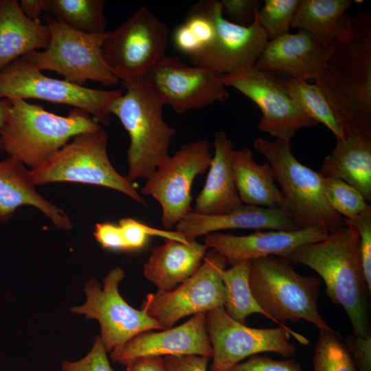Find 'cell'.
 Instances as JSON below:
<instances>
[{
  "mask_svg": "<svg viewBox=\"0 0 371 371\" xmlns=\"http://www.w3.org/2000/svg\"><path fill=\"white\" fill-rule=\"evenodd\" d=\"M315 85L353 133L371 136V10L351 18L349 32L331 45Z\"/></svg>",
  "mask_w": 371,
  "mask_h": 371,
  "instance_id": "6da1fadb",
  "label": "cell"
},
{
  "mask_svg": "<svg viewBox=\"0 0 371 371\" xmlns=\"http://www.w3.org/2000/svg\"><path fill=\"white\" fill-rule=\"evenodd\" d=\"M284 259L314 270L326 284L330 301L341 305L348 316L353 334L370 335L366 282L359 249V237L344 225L322 240L302 245Z\"/></svg>",
  "mask_w": 371,
  "mask_h": 371,
  "instance_id": "7a4b0ae2",
  "label": "cell"
},
{
  "mask_svg": "<svg viewBox=\"0 0 371 371\" xmlns=\"http://www.w3.org/2000/svg\"><path fill=\"white\" fill-rule=\"evenodd\" d=\"M10 106L1 130L3 152L26 166H37L65 146L74 136L102 128L87 112L73 108L66 116L19 98Z\"/></svg>",
  "mask_w": 371,
  "mask_h": 371,
  "instance_id": "3957f363",
  "label": "cell"
},
{
  "mask_svg": "<svg viewBox=\"0 0 371 371\" xmlns=\"http://www.w3.org/2000/svg\"><path fill=\"white\" fill-rule=\"evenodd\" d=\"M126 90L111 106L130 138L127 152L128 172L132 183L147 179L169 155L176 129L164 120L165 106L145 77L122 82Z\"/></svg>",
  "mask_w": 371,
  "mask_h": 371,
  "instance_id": "277c9868",
  "label": "cell"
},
{
  "mask_svg": "<svg viewBox=\"0 0 371 371\" xmlns=\"http://www.w3.org/2000/svg\"><path fill=\"white\" fill-rule=\"evenodd\" d=\"M254 148L267 159L280 186L282 209L299 227L313 226L330 233L344 225L328 201L323 177L295 158L291 141L258 137Z\"/></svg>",
  "mask_w": 371,
  "mask_h": 371,
  "instance_id": "5b68a950",
  "label": "cell"
},
{
  "mask_svg": "<svg viewBox=\"0 0 371 371\" xmlns=\"http://www.w3.org/2000/svg\"><path fill=\"white\" fill-rule=\"evenodd\" d=\"M249 282L257 303L278 326L304 319L319 330H333L319 311L320 281L298 273L286 259L269 256L251 261Z\"/></svg>",
  "mask_w": 371,
  "mask_h": 371,
  "instance_id": "8992f818",
  "label": "cell"
},
{
  "mask_svg": "<svg viewBox=\"0 0 371 371\" xmlns=\"http://www.w3.org/2000/svg\"><path fill=\"white\" fill-rule=\"evenodd\" d=\"M108 134L102 128L74 136L65 146L30 169L36 186L74 182L103 186L120 192L146 205L143 196L126 176L111 164L107 153Z\"/></svg>",
  "mask_w": 371,
  "mask_h": 371,
  "instance_id": "52a82bcc",
  "label": "cell"
},
{
  "mask_svg": "<svg viewBox=\"0 0 371 371\" xmlns=\"http://www.w3.org/2000/svg\"><path fill=\"white\" fill-rule=\"evenodd\" d=\"M45 21L50 32L47 47L21 58L41 71L57 72L65 80L78 85L84 86L89 80L106 86L119 82L102 55V46L109 30L102 34H86L49 16Z\"/></svg>",
  "mask_w": 371,
  "mask_h": 371,
  "instance_id": "ba28073f",
  "label": "cell"
},
{
  "mask_svg": "<svg viewBox=\"0 0 371 371\" xmlns=\"http://www.w3.org/2000/svg\"><path fill=\"white\" fill-rule=\"evenodd\" d=\"M122 94L46 76L23 58L0 69V100L38 99L67 104L87 112L104 126L110 124L111 106Z\"/></svg>",
  "mask_w": 371,
  "mask_h": 371,
  "instance_id": "9c48e42d",
  "label": "cell"
},
{
  "mask_svg": "<svg viewBox=\"0 0 371 371\" xmlns=\"http://www.w3.org/2000/svg\"><path fill=\"white\" fill-rule=\"evenodd\" d=\"M168 36L167 24L146 8H139L115 30L108 31L102 46L104 60L119 81L144 77L166 56Z\"/></svg>",
  "mask_w": 371,
  "mask_h": 371,
  "instance_id": "30bf717a",
  "label": "cell"
},
{
  "mask_svg": "<svg viewBox=\"0 0 371 371\" xmlns=\"http://www.w3.org/2000/svg\"><path fill=\"white\" fill-rule=\"evenodd\" d=\"M207 336L212 348L210 371H227L246 358L262 352H274L284 357L293 356L297 347L292 336L303 345L309 344L304 335L289 327L256 328L232 319L224 306L205 313Z\"/></svg>",
  "mask_w": 371,
  "mask_h": 371,
  "instance_id": "8fae6325",
  "label": "cell"
},
{
  "mask_svg": "<svg viewBox=\"0 0 371 371\" xmlns=\"http://www.w3.org/2000/svg\"><path fill=\"white\" fill-rule=\"evenodd\" d=\"M227 265L221 254L210 249L192 276L171 291L148 293L142 309L164 330L184 317L223 307L225 291L221 274Z\"/></svg>",
  "mask_w": 371,
  "mask_h": 371,
  "instance_id": "7c38bea8",
  "label": "cell"
},
{
  "mask_svg": "<svg viewBox=\"0 0 371 371\" xmlns=\"http://www.w3.org/2000/svg\"><path fill=\"white\" fill-rule=\"evenodd\" d=\"M212 154L206 140L183 145L169 156L147 178L141 191L156 199L161 207V224L170 230L188 214L191 207V188L196 177L209 169Z\"/></svg>",
  "mask_w": 371,
  "mask_h": 371,
  "instance_id": "4fadbf2b",
  "label": "cell"
},
{
  "mask_svg": "<svg viewBox=\"0 0 371 371\" xmlns=\"http://www.w3.org/2000/svg\"><path fill=\"white\" fill-rule=\"evenodd\" d=\"M124 277V271L115 267L105 276L102 286L95 279L89 280L85 286V302L71 308L73 313L99 322L107 352L141 333L163 330L143 309H135L122 297L119 284Z\"/></svg>",
  "mask_w": 371,
  "mask_h": 371,
  "instance_id": "5bb4252c",
  "label": "cell"
},
{
  "mask_svg": "<svg viewBox=\"0 0 371 371\" xmlns=\"http://www.w3.org/2000/svg\"><path fill=\"white\" fill-rule=\"evenodd\" d=\"M219 82L236 89L256 103L262 112L258 128L276 139L291 141L300 129L318 124L291 98L281 78L254 67L221 75Z\"/></svg>",
  "mask_w": 371,
  "mask_h": 371,
  "instance_id": "9a60e30c",
  "label": "cell"
},
{
  "mask_svg": "<svg viewBox=\"0 0 371 371\" xmlns=\"http://www.w3.org/2000/svg\"><path fill=\"white\" fill-rule=\"evenodd\" d=\"M221 76L207 67L190 66L177 57L166 56L144 77L164 105L182 114L228 98L226 87L219 82Z\"/></svg>",
  "mask_w": 371,
  "mask_h": 371,
  "instance_id": "2e32d148",
  "label": "cell"
},
{
  "mask_svg": "<svg viewBox=\"0 0 371 371\" xmlns=\"http://www.w3.org/2000/svg\"><path fill=\"white\" fill-rule=\"evenodd\" d=\"M215 36L205 49L188 58L194 66L207 67L227 75L254 66L269 41L257 15L248 26L230 22L223 17L220 1L212 0Z\"/></svg>",
  "mask_w": 371,
  "mask_h": 371,
  "instance_id": "e0dca14e",
  "label": "cell"
},
{
  "mask_svg": "<svg viewBox=\"0 0 371 371\" xmlns=\"http://www.w3.org/2000/svg\"><path fill=\"white\" fill-rule=\"evenodd\" d=\"M329 232L308 226L292 231L257 232L245 236L214 232L207 234L204 244L221 254L231 266L275 256L285 258L297 248L326 238Z\"/></svg>",
  "mask_w": 371,
  "mask_h": 371,
  "instance_id": "ac0fdd59",
  "label": "cell"
},
{
  "mask_svg": "<svg viewBox=\"0 0 371 371\" xmlns=\"http://www.w3.org/2000/svg\"><path fill=\"white\" fill-rule=\"evenodd\" d=\"M198 355L212 358V348L207 336L205 313L194 315L176 327L141 333L111 352L117 363L143 357Z\"/></svg>",
  "mask_w": 371,
  "mask_h": 371,
  "instance_id": "d6986e66",
  "label": "cell"
},
{
  "mask_svg": "<svg viewBox=\"0 0 371 371\" xmlns=\"http://www.w3.org/2000/svg\"><path fill=\"white\" fill-rule=\"evenodd\" d=\"M331 47L299 30L269 41L254 67L283 79L316 80L326 67Z\"/></svg>",
  "mask_w": 371,
  "mask_h": 371,
  "instance_id": "ffe728a7",
  "label": "cell"
},
{
  "mask_svg": "<svg viewBox=\"0 0 371 371\" xmlns=\"http://www.w3.org/2000/svg\"><path fill=\"white\" fill-rule=\"evenodd\" d=\"M175 227L176 231L180 232L188 241L225 229H269L292 231L300 228L282 208L243 204L231 212L221 214L203 215L192 211Z\"/></svg>",
  "mask_w": 371,
  "mask_h": 371,
  "instance_id": "44dd1931",
  "label": "cell"
},
{
  "mask_svg": "<svg viewBox=\"0 0 371 371\" xmlns=\"http://www.w3.org/2000/svg\"><path fill=\"white\" fill-rule=\"evenodd\" d=\"M23 205L38 208L58 229L69 230L72 227L65 211L37 192L30 169L16 157L9 156L0 161V222L9 220Z\"/></svg>",
  "mask_w": 371,
  "mask_h": 371,
  "instance_id": "7402d4cb",
  "label": "cell"
},
{
  "mask_svg": "<svg viewBox=\"0 0 371 371\" xmlns=\"http://www.w3.org/2000/svg\"><path fill=\"white\" fill-rule=\"evenodd\" d=\"M208 249L196 240L166 239L164 244L151 249L143 274L158 291H171L198 270Z\"/></svg>",
  "mask_w": 371,
  "mask_h": 371,
  "instance_id": "603a6c76",
  "label": "cell"
},
{
  "mask_svg": "<svg viewBox=\"0 0 371 371\" xmlns=\"http://www.w3.org/2000/svg\"><path fill=\"white\" fill-rule=\"evenodd\" d=\"M214 148L204 187L196 197L192 210L199 214H224L243 205L233 177V144L223 130L216 133Z\"/></svg>",
  "mask_w": 371,
  "mask_h": 371,
  "instance_id": "cb8c5ba5",
  "label": "cell"
},
{
  "mask_svg": "<svg viewBox=\"0 0 371 371\" xmlns=\"http://www.w3.org/2000/svg\"><path fill=\"white\" fill-rule=\"evenodd\" d=\"M335 177L356 188L368 203L371 201V136L352 133L337 140L318 172Z\"/></svg>",
  "mask_w": 371,
  "mask_h": 371,
  "instance_id": "d4e9b609",
  "label": "cell"
},
{
  "mask_svg": "<svg viewBox=\"0 0 371 371\" xmlns=\"http://www.w3.org/2000/svg\"><path fill=\"white\" fill-rule=\"evenodd\" d=\"M50 41L46 24L27 18L16 0H0V69L17 58L45 49Z\"/></svg>",
  "mask_w": 371,
  "mask_h": 371,
  "instance_id": "484cf974",
  "label": "cell"
},
{
  "mask_svg": "<svg viewBox=\"0 0 371 371\" xmlns=\"http://www.w3.org/2000/svg\"><path fill=\"white\" fill-rule=\"evenodd\" d=\"M232 168L236 188L243 205L282 208V197L269 163L257 164L251 150L244 147L233 150Z\"/></svg>",
  "mask_w": 371,
  "mask_h": 371,
  "instance_id": "4316f807",
  "label": "cell"
},
{
  "mask_svg": "<svg viewBox=\"0 0 371 371\" xmlns=\"http://www.w3.org/2000/svg\"><path fill=\"white\" fill-rule=\"evenodd\" d=\"M350 0H300L291 27L309 32L326 47L344 37L350 31L351 18L346 12Z\"/></svg>",
  "mask_w": 371,
  "mask_h": 371,
  "instance_id": "83f0119b",
  "label": "cell"
},
{
  "mask_svg": "<svg viewBox=\"0 0 371 371\" xmlns=\"http://www.w3.org/2000/svg\"><path fill=\"white\" fill-rule=\"evenodd\" d=\"M281 80L286 92L299 107L318 124L325 125L332 131L337 140L353 133L341 121L315 84L294 79L281 78Z\"/></svg>",
  "mask_w": 371,
  "mask_h": 371,
  "instance_id": "f1b7e54d",
  "label": "cell"
},
{
  "mask_svg": "<svg viewBox=\"0 0 371 371\" xmlns=\"http://www.w3.org/2000/svg\"><path fill=\"white\" fill-rule=\"evenodd\" d=\"M104 0H47L46 12L69 27L86 34L106 32Z\"/></svg>",
  "mask_w": 371,
  "mask_h": 371,
  "instance_id": "f546056e",
  "label": "cell"
},
{
  "mask_svg": "<svg viewBox=\"0 0 371 371\" xmlns=\"http://www.w3.org/2000/svg\"><path fill=\"white\" fill-rule=\"evenodd\" d=\"M249 269L250 262L245 261L225 269L221 274L225 291V311L232 319L243 324L252 314H260L269 318L251 293Z\"/></svg>",
  "mask_w": 371,
  "mask_h": 371,
  "instance_id": "4dcf8cb0",
  "label": "cell"
},
{
  "mask_svg": "<svg viewBox=\"0 0 371 371\" xmlns=\"http://www.w3.org/2000/svg\"><path fill=\"white\" fill-rule=\"evenodd\" d=\"M313 371H357L347 347L334 330H319L313 355Z\"/></svg>",
  "mask_w": 371,
  "mask_h": 371,
  "instance_id": "1f68e13d",
  "label": "cell"
},
{
  "mask_svg": "<svg viewBox=\"0 0 371 371\" xmlns=\"http://www.w3.org/2000/svg\"><path fill=\"white\" fill-rule=\"evenodd\" d=\"M326 197L343 218H352L370 204L356 188L335 177H323Z\"/></svg>",
  "mask_w": 371,
  "mask_h": 371,
  "instance_id": "d6a6232c",
  "label": "cell"
},
{
  "mask_svg": "<svg viewBox=\"0 0 371 371\" xmlns=\"http://www.w3.org/2000/svg\"><path fill=\"white\" fill-rule=\"evenodd\" d=\"M300 0H265L257 14L269 41L289 33Z\"/></svg>",
  "mask_w": 371,
  "mask_h": 371,
  "instance_id": "836d02e7",
  "label": "cell"
},
{
  "mask_svg": "<svg viewBox=\"0 0 371 371\" xmlns=\"http://www.w3.org/2000/svg\"><path fill=\"white\" fill-rule=\"evenodd\" d=\"M124 241L128 250L142 248L146 244L149 236H159L166 239H172L188 243L185 237L177 231L159 229L146 225L131 218H123L119 221Z\"/></svg>",
  "mask_w": 371,
  "mask_h": 371,
  "instance_id": "e575fe53",
  "label": "cell"
},
{
  "mask_svg": "<svg viewBox=\"0 0 371 371\" xmlns=\"http://www.w3.org/2000/svg\"><path fill=\"white\" fill-rule=\"evenodd\" d=\"M344 225L353 227L359 237V249L367 289L371 292V205L352 218H344Z\"/></svg>",
  "mask_w": 371,
  "mask_h": 371,
  "instance_id": "d590c367",
  "label": "cell"
},
{
  "mask_svg": "<svg viewBox=\"0 0 371 371\" xmlns=\"http://www.w3.org/2000/svg\"><path fill=\"white\" fill-rule=\"evenodd\" d=\"M106 353L100 337H96L88 354L78 361H63L62 371H113Z\"/></svg>",
  "mask_w": 371,
  "mask_h": 371,
  "instance_id": "8d00e7d4",
  "label": "cell"
},
{
  "mask_svg": "<svg viewBox=\"0 0 371 371\" xmlns=\"http://www.w3.org/2000/svg\"><path fill=\"white\" fill-rule=\"evenodd\" d=\"M223 13L227 20L236 25H251L260 9V1L258 0H222Z\"/></svg>",
  "mask_w": 371,
  "mask_h": 371,
  "instance_id": "74e56055",
  "label": "cell"
},
{
  "mask_svg": "<svg viewBox=\"0 0 371 371\" xmlns=\"http://www.w3.org/2000/svg\"><path fill=\"white\" fill-rule=\"evenodd\" d=\"M227 371H303L293 360H276L262 355H253Z\"/></svg>",
  "mask_w": 371,
  "mask_h": 371,
  "instance_id": "f35d334b",
  "label": "cell"
},
{
  "mask_svg": "<svg viewBox=\"0 0 371 371\" xmlns=\"http://www.w3.org/2000/svg\"><path fill=\"white\" fill-rule=\"evenodd\" d=\"M345 341L357 371H371V335H348Z\"/></svg>",
  "mask_w": 371,
  "mask_h": 371,
  "instance_id": "ab89813d",
  "label": "cell"
},
{
  "mask_svg": "<svg viewBox=\"0 0 371 371\" xmlns=\"http://www.w3.org/2000/svg\"><path fill=\"white\" fill-rule=\"evenodd\" d=\"M93 234L103 249L128 251L119 225L111 223H97Z\"/></svg>",
  "mask_w": 371,
  "mask_h": 371,
  "instance_id": "60d3db41",
  "label": "cell"
},
{
  "mask_svg": "<svg viewBox=\"0 0 371 371\" xmlns=\"http://www.w3.org/2000/svg\"><path fill=\"white\" fill-rule=\"evenodd\" d=\"M209 358L198 355L167 356L164 357L167 371H208Z\"/></svg>",
  "mask_w": 371,
  "mask_h": 371,
  "instance_id": "b9f144b4",
  "label": "cell"
},
{
  "mask_svg": "<svg viewBox=\"0 0 371 371\" xmlns=\"http://www.w3.org/2000/svg\"><path fill=\"white\" fill-rule=\"evenodd\" d=\"M125 365L126 371H167L161 357H139Z\"/></svg>",
  "mask_w": 371,
  "mask_h": 371,
  "instance_id": "7bdbcfd3",
  "label": "cell"
},
{
  "mask_svg": "<svg viewBox=\"0 0 371 371\" xmlns=\"http://www.w3.org/2000/svg\"><path fill=\"white\" fill-rule=\"evenodd\" d=\"M47 0H21L20 8L25 16L35 23H41L40 16L46 12Z\"/></svg>",
  "mask_w": 371,
  "mask_h": 371,
  "instance_id": "ee69618b",
  "label": "cell"
},
{
  "mask_svg": "<svg viewBox=\"0 0 371 371\" xmlns=\"http://www.w3.org/2000/svg\"><path fill=\"white\" fill-rule=\"evenodd\" d=\"M10 101L9 99L0 100V154L3 153L1 142V130L5 120L6 112L10 106Z\"/></svg>",
  "mask_w": 371,
  "mask_h": 371,
  "instance_id": "f6af8a7d",
  "label": "cell"
}]
</instances>
